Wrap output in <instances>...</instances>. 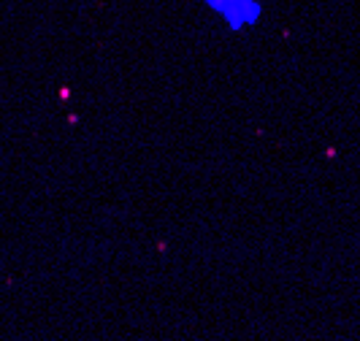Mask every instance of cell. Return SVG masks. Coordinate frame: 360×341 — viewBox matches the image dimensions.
<instances>
[{
    "label": "cell",
    "instance_id": "obj_1",
    "mask_svg": "<svg viewBox=\"0 0 360 341\" xmlns=\"http://www.w3.org/2000/svg\"><path fill=\"white\" fill-rule=\"evenodd\" d=\"M200 3L233 33L250 30L263 17V3L260 0H200Z\"/></svg>",
    "mask_w": 360,
    "mask_h": 341
}]
</instances>
